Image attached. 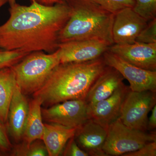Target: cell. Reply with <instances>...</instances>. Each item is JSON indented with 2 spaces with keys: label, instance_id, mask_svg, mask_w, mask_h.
<instances>
[{
  "label": "cell",
  "instance_id": "1",
  "mask_svg": "<svg viewBox=\"0 0 156 156\" xmlns=\"http://www.w3.org/2000/svg\"><path fill=\"white\" fill-rule=\"evenodd\" d=\"M31 2L29 6H10L9 19L0 26L1 49L28 53L58 49V35L70 15L69 5L66 0L52 6Z\"/></svg>",
  "mask_w": 156,
  "mask_h": 156
},
{
  "label": "cell",
  "instance_id": "2",
  "mask_svg": "<svg viewBox=\"0 0 156 156\" xmlns=\"http://www.w3.org/2000/svg\"><path fill=\"white\" fill-rule=\"evenodd\" d=\"M106 65L102 57L81 62L60 63L43 87L34 93L42 105L52 106L66 101L85 99Z\"/></svg>",
  "mask_w": 156,
  "mask_h": 156
},
{
  "label": "cell",
  "instance_id": "3",
  "mask_svg": "<svg viewBox=\"0 0 156 156\" xmlns=\"http://www.w3.org/2000/svg\"><path fill=\"white\" fill-rule=\"evenodd\" d=\"M69 19L58 35L59 44L81 40H103L111 45L115 14L89 0H66Z\"/></svg>",
  "mask_w": 156,
  "mask_h": 156
},
{
  "label": "cell",
  "instance_id": "4",
  "mask_svg": "<svg viewBox=\"0 0 156 156\" xmlns=\"http://www.w3.org/2000/svg\"><path fill=\"white\" fill-rule=\"evenodd\" d=\"M59 64L58 50L48 53L36 51L29 53L12 68L17 85L25 95L33 94L41 89Z\"/></svg>",
  "mask_w": 156,
  "mask_h": 156
},
{
  "label": "cell",
  "instance_id": "5",
  "mask_svg": "<svg viewBox=\"0 0 156 156\" xmlns=\"http://www.w3.org/2000/svg\"><path fill=\"white\" fill-rule=\"evenodd\" d=\"M103 151L109 156H122L139 149L148 143L156 140L154 131L148 132L130 128L120 119L108 126Z\"/></svg>",
  "mask_w": 156,
  "mask_h": 156
},
{
  "label": "cell",
  "instance_id": "6",
  "mask_svg": "<svg viewBox=\"0 0 156 156\" xmlns=\"http://www.w3.org/2000/svg\"><path fill=\"white\" fill-rule=\"evenodd\" d=\"M155 105L156 92H134L130 89L124 100L119 119L130 128L148 131V115Z\"/></svg>",
  "mask_w": 156,
  "mask_h": 156
},
{
  "label": "cell",
  "instance_id": "7",
  "mask_svg": "<svg viewBox=\"0 0 156 156\" xmlns=\"http://www.w3.org/2000/svg\"><path fill=\"white\" fill-rule=\"evenodd\" d=\"M43 119L54 123L77 128L90 119L89 105L85 99L66 101L42 110Z\"/></svg>",
  "mask_w": 156,
  "mask_h": 156
},
{
  "label": "cell",
  "instance_id": "8",
  "mask_svg": "<svg viewBox=\"0 0 156 156\" xmlns=\"http://www.w3.org/2000/svg\"><path fill=\"white\" fill-rule=\"evenodd\" d=\"M102 56L106 66L116 69L128 81L131 91L156 92V71L148 70L135 66L108 50Z\"/></svg>",
  "mask_w": 156,
  "mask_h": 156
},
{
  "label": "cell",
  "instance_id": "9",
  "mask_svg": "<svg viewBox=\"0 0 156 156\" xmlns=\"http://www.w3.org/2000/svg\"><path fill=\"white\" fill-rule=\"evenodd\" d=\"M112 46L103 40H81L60 43L58 51L60 63L81 62L102 56Z\"/></svg>",
  "mask_w": 156,
  "mask_h": 156
},
{
  "label": "cell",
  "instance_id": "10",
  "mask_svg": "<svg viewBox=\"0 0 156 156\" xmlns=\"http://www.w3.org/2000/svg\"><path fill=\"white\" fill-rule=\"evenodd\" d=\"M148 22L132 8H126L118 11L115 14L112 30L114 43L119 45L135 43L138 35Z\"/></svg>",
  "mask_w": 156,
  "mask_h": 156
},
{
  "label": "cell",
  "instance_id": "11",
  "mask_svg": "<svg viewBox=\"0 0 156 156\" xmlns=\"http://www.w3.org/2000/svg\"><path fill=\"white\" fill-rule=\"evenodd\" d=\"M130 90L129 86L123 83L108 98L89 106L90 119L108 129L119 119L124 100Z\"/></svg>",
  "mask_w": 156,
  "mask_h": 156
},
{
  "label": "cell",
  "instance_id": "12",
  "mask_svg": "<svg viewBox=\"0 0 156 156\" xmlns=\"http://www.w3.org/2000/svg\"><path fill=\"white\" fill-rule=\"evenodd\" d=\"M108 50L135 66L156 71V43L136 42L130 44H115L111 46Z\"/></svg>",
  "mask_w": 156,
  "mask_h": 156
},
{
  "label": "cell",
  "instance_id": "13",
  "mask_svg": "<svg viewBox=\"0 0 156 156\" xmlns=\"http://www.w3.org/2000/svg\"><path fill=\"white\" fill-rule=\"evenodd\" d=\"M107 129L89 119L77 128L74 137L81 149L89 156H108L103 151Z\"/></svg>",
  "mask_w": 156,
  "mask_h": 156
},
{
  "label": "cell",
  "instance_id": "14",
  "mask_svg": "<svg viewBox=\"0 0 156 156\" xmlns=\"http://www.w3.org/2000/svg\"><path fill=\"white\" fill-rule=\"evenodd\" d=\"M124 79L118 70L106 66L87 93L85 100L89 106L110 96L124 83Z\"/></svg>",
  "mask_w": 156,
  "mask_h": 156
},
{
  "label": "cell",
  "instance_id": "15",
  "mask_svg": "<svg viewBox=\"0 0 156 156\" xmlns=\"http://www.w3.org/2000/svg\"><path fill=\"white\" fill-rule=\"evenodd\" d=\"M18 85L15 87L9 108L8 121L10 134L16 141L23 138L28 116L29 102Z\"/></svg>",
  "mask_w": 156,
  "mask_h": 156
},
{
  "label": "cell",
  "instance_id": "16",
  "mask_svg": "<svg viewBox=\"0 0 156 156\" xmlns=\"http://www.w3.org/2000/svg\"><path fill=\"white\" fill-rule=\"evenodd\" d=\"M77 129L54 123L44 124L42 140L47 148L48 156L61 154L68 141L75 136Z\"/></svg>",
  "mask_w": 156,
  "mask_h": 156
},
{
  "label": "cell",
  "instance_id": "17",
  "mask_svg": "<svg viewBox=\"0 0 156 156\" xmlns=\"http://www.w3.org/2000/svg\"><path fill=\"white\" fill-rule=\"evenodd\" d=\"M41 103L34 98L29 102L28 116L26 123L23 139L24 144L29 146L34 141L42 140L44 130L42 115Z\"/></svg>",
  "mask_w": 156,
  "mask_h": 156
},
{
  "label": "cell",
  "instance_id": "18",
  "mask_svg": "<svg viewBox=\"0 0 156 156\" xmlns=\"http://www.w3.org/2000/svg\"><path fill=\"white\" fill-rule=\"evenodd\" d=\"M17 83L12 67L0 69V121H8L9 108Z\"/></svg>",
  "mask_w": 156,
  "mask_h": 156
},
{
  "label": "cell",
  "instance_id": "19",
  "mask_svg": "<svg viewBox=\"0 0 156 156\" xmlns=\"http://www.w3.org/2000/svg\"><path fill=\"white\" fill-rule=\"evenodd\" d=\"M38 140L32 143L29 146L24 144L17 147L14 151L16 156H48V151L44 142Z\"/></svg>",
  "mask_w": 156,
  "mask_h": 156
},
{
  "label": "cell",
  "instance_id": "20",
  "mask_svg": "<svg viewBox=\"0 0 156 156\" xmlns=\"http://www.w3.org/2000/svg\"><path fill=\"white\" fill-rule=\"evenodd\" d=\"M133 10L140 16L150 21L156 18V0H134Z\"/></svg>",
  "mask_w": 156,
  "mask_h": 156
},
{
  "label": "cell",
  "instance_id": "21",
  "mask_svg": "<svg viewBox=\"0 0 156 156\" xmlns=\"http://www.w3.org/2000/svg\"><path fill=\"white\" fill-rule=\"evenodd\" d=\"M97 4L105 10L115 14L118 11L130 8L133 9L135 5L134 0H89Z\"/></svg>",
  "mask_w": 156,
  "mask_h": 156
},
{
  "label": "cell",
  "instance_id": "22",
  "mask_svg": "<svg viewBox=\"0 0 156 156\" xmlns=\"http://www.w3.org/2000/svg\"><path fill=\"white\" fill-rule=\"evenodd\" d=\"M29 53L17 50H6L0 48V69L17 64Z\"/></svg>",
  "mask_w": 156,
  "mask_h": 156
},
{
  "label": "cell",
  "instance_id": "23",
  "mask_svg": "<svg viewBox=\"0 0 156 156\" xmlns=\"http://www.w3.org/2000/svg\"><path fill=\"white\" fill-rule=\"evenodd\" d=\"M149 21L138 35L136 42L148 44L156 43V19Z\"/></svg>",
  "mask_w": 156,
  "mask_h": 156
},
{
  "label": "cell",
  "instance_id": "24",
  "mask_svg": "<svg viewBox=\"0 0 156 156\" xmlns=\"http://www.w3.org/2000/svg\"><path fill=\"white\" fill-rule=\"evenodd\" d=\"M65 149L62 152L63 155L69 156H88L86 152L81 149L78 146L75 139V137H72L66 145ZM64 147V148H65Z\"/></svg>",
  "mask_w": 156,
  "mask_h": 156
},
{
  "label": "cell",
  "instance_id": "25",
  "mask_svg": "<svg viewBox=\"0 0 156 156\" xmlns=\"http://www.w3.org/2000/svg\"><path fill=\"white\" fill-rule=\"evenodd\" d=\"M156 140L146 144L139 149L127 153L122 156H156Z\"/></svg>",
  "mask_w": 156,
  "mask_h": 156
},
{
  "label": "cell",
  "instance_id": "26",
  "mask_svg": "<svg viewBox=\"0 0 156 156\" xmlns=\"http://www.w3.org/2000/svg\"><path fill=\"white\" fill-rule=\"evenodd\" d=\"M11 148L10 142L4 124L0 121V151L7 152Z\"/></svg>",
  "mask_w": 156,
  "mask_h": 156
},
{
  "label": "cell",
  "instance_id": "27",
  "mask_svg": "<svg viewBox=\"0 0 156 156\" xmlns=\"http://www.w3.org/2000/svg\"><path fill=\"white\" fill-rule=\"evenodd\" d=\"M156 128V105L151 110V114L148 118L147 122V131H151Z\"/></svg>",
  "mask_w": 156,
  "mask_h": 156
},
{
  "label": "cell",
  "instance_id": "28",
  "mask_svg": "<svg viewBox=\"0 0 156 156\" xmlns=\"http://www.w3.org/2000/svg\"><path fill=\"white\" fill-rule=\"evenodd\" d=\"M37 2L46 6H52L62 2V0H35Z\"/></svg>",
  "mask_w": 156,
  "mask_h": 156
},
{
  "label": "cell",
  "instance_id": "29",
  "mask_svg": "<svg viewBox=\"0 0 156 156\" xmlns=\"http://www.w3.org/2000/svg\"><path fill=\"white\" fill-rule=\"evenodd\" d=\"M7 2H8L7 0H0V9Z\"/></svg>",
  "mask_w": 156,
  "mask_h": 156
},
{
  "label": "cell",
  "instance_id": "30",
  "mask_svg": "<svg viewBox=\"0 0 156 156\" xmlns=\"http://www.w3.org/2000/svg\"><path fill=\"white\" fill-rule=\"evenodd\" d=\"M8 2H9L10 6L16 3V0H7Z\"/></svg>",
  "mask_w": 156,
  "mask_h": 156
}]
</instances>
